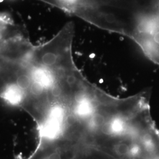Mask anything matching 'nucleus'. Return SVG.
<instances>
[{
  "mask_svg": "<svg viewBox=\"0 0 159 159\" xmlns=\"http://www.w3.org/2000/svg\"><path fill=\"white\" fill-rule=\"evenodd\" d=\"M136 43L159 27V0H41Z\"/></svg>",
  "mask_w": 159,
  "mask_h": 159,
  "instance_id": "nucleus-1",
  "label": "nucleus"
},
{
  "mask_svg": "<svg viewBox=\"0 0 159 159\" xmlns=\"http://www.w3.org/2000/svg\"><path fill=\"white\" fill-rule=\"evenodd\" d=\"M47 159H63V154L60 150H54L48 155Z\"/></svg>",
  "mask_w": 159,
  "mask_h": 159,
  "instance_id": "nucleus-3",
  "label": "nucleus"
},
{
  "mask_svg": "<svg viewBox=\"0 0 159 159\" xmlns=\"http://www.w3.org/2000/svg\"><path fill=\"white\" fill-rule=\"evenodd\" d=\"M17 83L20 88L25 89L29 87L30 81L26 75H21L17 78Z\"/></svg>",
  "mask_w": 159,
  "mask_h": 159,
  "instance_id": "nucleus-2",
  "label": "nucleus"
}]
</instances>
